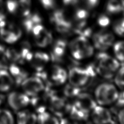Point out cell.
<instances>
[{
	"instance_id": "6da1fadb",
	"label": "cell",
	"mask_w": 124,
	"mask_h": 124,
	"mask_svg": "<svg viewBox=\"0 0 124 124\" xmlns=\"http://www.w3.org/2000/svg\"><path fill=\"white\" fill-rule=\"evenodd\" d=\"M96 73L95 65L93 64L87 65L85 68L74 66L70 69L68 77L70 84L81 87L91 82L95 78Z\"/></svg>"
},
{
	"instance_id": "7a4b0ae2",
	"label": "cell",
	"mask_w": 124,
	"mask_h": 124,
	"mask_svg": "<svg viewBox=\"0 0 124 124\" xmlns=\"http://www.w3.org/2000/svg\"><path fill=\"white\" fill-rule=\"evenodd\" d=\"M69 49L72 56L77 60H82L90 57L93 55V47L89 38L78 35L69 44Z\"/></svg>"
},
{
	"instance_id": "3957f363",
	"label": "cell",
	"mask_w": 124,
	"mask_h": 124,
	"mask_svg": "<svg viewBox=\"0 0 124 124\" xmlns=\"http://www.w3.org/2000/svg\"><path fill=\"white\" fill-rule=\"evenodd\" d=\"M119 93L114 85L104 83L96 87L95 95L96 102L100 106H107L116 102Z\"/></svg>"
},
{
	"instance_id": "277c9868",
	"label": "cell",
	"mask_w": 124,
	"mask_h": 124,
	"mask_svg": "<svg viewBox=\"0 0 124 124\" xmlns=\"http://www.w3.org/2000/svg\"><path fill=\"white\" fill-rule=\"evenodd\" d=\"M21 85L25 94L31 97L37 96L46 87L43 81L37 75L26 78Z\"/></svg>"
},
{
	"instance_id": "5b68a950",
	"label": "cell",
	"mask_w": 124,
	"mask_h": 124,
	"mask_svg": "<svg viewBox=\"0 0 124 124\" xmlns=\"http://www.w3.org/2000/svg\"><path fill=\"white\" fill-rule=\"evenodd\" d=\"M36 46L40 48H45L52 43L53 36L50 32L47 30L42 23L33 27L31 31Z\"/></svg>"
},
{
	"instance_id": "8992f818",
	"label": "cell",
	"mask_w": 124,
	"mask_h": 124,
	"mask_svg": "<svg viewBox=\"0 0 124 124\" xmlns=\"http://www.w3.org/2000/svg\"><path fill=\"white\" fill-rule=\"evenodd\" d=\"M93 40L95 48L104 52L112 46L114 41V36L109 31L102 30L94 34Z\"/></svg>"
},
{
	"instance_id": "52a82bcc",
	"label": "cell",
	"mask_w": 124,
	"mask_h": 124,
	"mask_svg": "<svg viewBox=\"0 0 124 124\" xmlns=\"http://www.w3.org/2000/svg\"><path fill=\"white\" fill-rule=\"evenodd\" d=\"M96 60L97 63L96 65L97 67L114 73L120 67L119 62L117 59L103 52L97 55Z\"/></svg>"
},
{
	"instance_id": "ba28073f",
	"label": "cell",
	"mask_w": 124,
	"mask_h": 124,
	"mask_svg": "<svg viewBox=\"0 0 124 124\" xmlns=\"http://www.w3.org/2000/svg\"><path fill=\"white\" fill-rule=\"evenodd\" d=\"M91 118L95 124H113L112 115L107 109L96 105L91 110Z\"/></svg>"
},
{
	"instance_id": "9c48e42d",
	"label": "cell",
	"mask_w": 124,
	"mask_h": 124,
	"mask_svg": "<svg viewBox=\"0 0 124 124\" xmlns=\"http://www.w3.org/2000/svg\"><path fill=\"white\" fill-rule=\"evenodd\" d=\"M8 102L12 109L18 110L28 106L30 103V98L26 94L14 92L8 96Z\"/></svg>"
},
{
	"instance_id": "30bf717a",
	"label": "cell",
	"mask_w": 124,
	"mask_h": 124,
	"mask_svg": "<svg viewBox=\"0 0 124 124\" xmlns=\"http://www.w3.org/2000/svg\"><path fill=\"white\" fill-rule=\"evenodd\" d=\"M67 42L65 39H59L54 42L51 50V59L53 61L60 62L65 56Z\"/></svg>"
},
{
	"instance_id": "8fae6325",
	"label": "cell",
	"mask_w": 124,
	"mask_h": 124,
	"mask_svg": "<svg viewBox=\"0 0 124 124\" xmlns=\"http://www.w3.org/2000/svg\"><path fill=\"white\" fill-rule=\"evenodd\" d=\"M50 60V56L46 53L37 52L33 53L32 59L30 61L33 68L37 72L43 71L45 66Z\"/></svg>"
},
{
	"instance_id": "7c38bea8",
	"label": "cell",
	"mask_w": 124,
	"mask_h": 124,
	"mask_svg": "<svg viewBox=\"0 0 124 124\" xmlns=\"http://www.w3.org/2000/svg\"><path fill=\"white\" fill-rule=\"evenodd\" d=\"M77 98V100L74 103L89 113L97 105L91 96L87 93H82Z\"/></svg>"
},
{
	"instance_id": "4fadbf2b",
	"label": "cell",
	"mask_w": 124,
	"mask_h": 124,
	"mask_svg": "<svg viewBox=\"0 0 124 124\" xmlns=\"http://www.w3.org/2000/svg\"><path fill=\"white\" fill-rule=\"evenodd\" d=\"M67 112L70 114V119L80 122L86 121L89 115V112L81 108L74 103L68 105Z\"/></svg>"
},
{
	"instance_id": "5bb4252c",
	"label": "cell",
	"mask_w": 124,
	"mask_h": 124,
	"mask_svg": "<svg viewBox=\"0 0 124 124\" xmlns=\"http://www.w3.org/2000/svg\"><path fill=\"white\" fill-rule=\"evenodd\" d=\"M51 78L56 85L63 84L67 80V73L64 68L58 65H55L52 68Z\"/></svg>"
},
{
	"instance_id": "9a60e30c",
	"label": "cell",
	"mask_w": 124,
	"mask_h": 124,
	"mask_svg": "<svg viewBox=\"0 0 124 124\" xmlns=\"http://www.w3.org/2000/svg\"><path fill=\"white\" fill-rule=\"evenodd\" d=\"M17 124H36L37 115L28 110H23L17 114Z\"/></svg>"
},
{
	"instance_id": "2e32d148",
	"label": "cell",
	"mask_w": 124,
	"mask_h": 124,
	"mask_svg": "<svg viewBox=\"0 0 124 124\" xmlns=\"http://www.w3.org/2000/svg\"><path fill=\"white\" fill-rule=\"evenodd\" d=\"M42 23V18L37 13L31 14L25 17L23 22L24 29L27 33H31L32 29L36 25Z\"/></svg>"
},
{
	"instance_id": "e0dca14e",
	"label": "cell",
	"mask_w": 124,
	"mask_h": 124,
	"mask_svg": "<svg viewBox=\"0 0 124 124\" xmlns=\"http://www.w3.org/2000/svg\"><path fill=\"white\" fill-rule=\"evenodd\" d=\"M7 69H0V91H8L14 83V80Z\"/></svg>"
},
{
	"instance_id": "ac0fdd59",
	"label": "cell",
	"mask_w": 124,
	"mask_h": 124,
	"mask_svg": "<svg viewBox=\"0 0 124 124\" xmlns=\"http://www.w3.org/2000/svg\"><path fill=\"white\" fill-rule=\"evenodd\" d=\"M9 70L10 73L14 77L15 82L17 85H21L23 81L28 76L27 72L14 64H12L10 66Z\"/></svg>"
},
{
	"instance_id": "d6986e66",
	"label": "cell",
	"mask_w": 124,
	"mask_h": 124,
	"mask_svg": "<svg viewBox=\"0 0 124 124\" xmlns=\"http://www.w3.org/2000/svg\"><path fill=\"white\" fill-rule=\"evenodd\" d=\"M38 124H59V120L54 115L47 112L46 110L38 113L37 116Z\"/></svg>"
},
{
	"instance_id": "ffe728a7",
	"label": "cell",
	"mask_w": 124,
	"mask_h": 124,
	"mask_svg": "<svg viewBox=\"0 0 124 124\" xmlns=\"http://www.w3.org/2000/svg\"><path fill=\"white\" fill-rule=\"evenodd\" d=\"M123 7L119 0H109L107 6V11L110 14H116L121 12Z\"/></svg>"
},
{
	"instance_id": "44dd1931",
	"label": "cell",
	"mask_w": 124,
	"mask_h": 124,
	"mask_svg": "<svg viewBox=\"0 0 124 124\" xmlns=\"http://www.w3.org/2000/svg\"><path fill=\"white\" fill-rule=\"evenodd\" d=\"M113 48L116 59L118 61H124V40L115 43Z\"/></svg>"
},
{
	"instance_id": "7402d4cb",
	"label": "cell",
	"mask_w": 124,
	"mask_h": 124,
	"mask_svg": "<svg viewBox=\"0 0 124 124\" xmlns=\"http://www.w3.org/2000/svg\"><path fill=\"white\" fill-rule=\"evenodd\" d=\"M82 93L80 87L74 86L71 84L67 85L64 89V93L66 96L69 97H77Z\"/></svg>"
},
{
	"instance_id": "603a6c76",
	"label": "cell",
	"mask_w": 124,
	"mask_h": 124,
	"mask_svg": "<svg viewBox=\"0 0 124 124\" xmlns=\"http://www.w3.org/2000/svg\"><path fill=\"white\" fill-rule=\"evenodd\" d=\"M0 124H14V117L8 110L0 109Z\"/></svg>"
},
{
	"instance_id": "cb8c5ba5",
	"label": "cell",
	"mask_w": 124,
	"mask_h": 124,
	"mask_svg": "<svg viewBox=\"0 0 124 124\" xmlns=\"http://www.w3.org/2000/svg\"><path fill=\"white\" fill-rule=\"evenodd\" d=\"M5 53L8 60L20 63L21 59L20 53L18 51H16V49L9 48L6 50Z\"/></svg>"
},
{
	"instance_id": "d4e9b609",
	"label": "cell",
	"mask_w": 124,
	"mask_h": 124,
	"mask_svg": "<svg viewBox=\"0 0 124 124\" xmlns=\"http://www.w3.org/2000/svg\"><path fill=\"white\" fill-rule=\"evenodd\" d=\"M114 81L115 84L121 89H124V65L117 70L115 76Z\"/></svg>"
},
{
	"instance_id": "484cf974",
	"label": "cell",
	"mask_w": 124,
	"mask_h": 124,
	"mask_svg": "<svg viewBox=\"0 0 124 124\" xmlns=\"http://www.w3.org/2000/svg\"><path fill=\"white\" fill-rule=\"evenodd\" d=\"M7 8L8 12L12 14H16L19 12V4L17 0H8Z\"/></svg>"
},
{
	"instance_id": "4316f807",
	"label": "cell",
	"mask_w": 124,
	"mask_h": 124,
	"mask_svg": "<svg viewBox=\"0 0 124 124\" xmlns=\"http://www.w3.org/2000/svg\"><path fill=\"white\" fill-rule=\"evenodd\" d=\"M113 29L116 35L124 36V18L116 21L113 25Z\"/></svg>"
},
{
	"instance_id": "83f0119b",
	"label": "cell",
	"mask_w": 124,
	"mask_h": 124,
	"mask_svg": "<svg viewBox=\"0 0 124 124\" xmlns=\"http://www.w3.org/2000/svg\"><path fill=\"white\" fill-rule=\"evenodd\" d=\"M5 47L0 44V69H7V59L6 56Z\"/></svg>"
},
{
	"instance_id": "f1b7e54d",
	"label": "cell",
	"mask_w": 124,
	"mask_h": 124,
	"mask_svg": "<svg viewBox=\"0 0 124 124\" xmlns=\"http://www.w3.org/2000/svg\"><path fill=\"white\" fill-rule=\"evenodd\" d=\"M110 20L109 17L106 15H101L97 19V23L99 26L102 27H106L110 24Z\"/></svg>"
},
{
	"instance_id": "f546056e",
	"label": "cell",
	"mask_w": 124,
	"mask_h": 124,
	"mask_svg": "<svg viewBox=\"0 0 124 124\" xmlns=\"http://www.w3.org/2000/svg\"><path fill=\"white\" fill-rule=\"evenodd\" d=\"M43 6L46 9H51L54 7V0H39Z\"/></svg>"
},
{
	"instance_id": "4dcf8cb0",
	"label": "cell",
	"mask_w": 124,
	"mask_h": 124,
	"mask_svg": "<svg viewBox=\"0 0 124 124\" xmlns=\"http://www.w3.org/2000/svg\"><path fill=\"white\" fill-rule=\"evenodd\" d=\"M59 124H83L82 122L74 120L73 119H69L66 117H61L59 120Z\"/></svg>"
},
{
	"instance_id": "1f68e13d",
	"label": "cell",
	"mask_w": 124,
	"mask_h": 124,
	"mask_svg": "<svg viewBox=\"0 0 124 124\" xmlns=\"http://www.w3.org/2000/svg\"><path fill=\"white\" fill-rule=\"evenodd\" d=\"M115 102H116L117 106L120 107H124V91L119 93L118 97Z\"/></svg>"
},
{
	"instance_id": "d6a6232c",
	"label": "cell",
	"mask_w": 124,
	"mask_h": 124,
	"mask_svg": "<svg viewBox=\"0 0 124 124\" xmlns=\"http://www.w3.org/2000/svg\"><path fill=\"white\" fill-rule=\"evenodd\" d=\"M84 2L87 8L91 9L97 5L98 0H84Z\"/></svg>"
},
{
	"instance_id": "836d02e7",
	"label": "cell",
	"mask_w": 124,
	"mask_h": 124,
	"mask_svg": "<svg viewBox=\"0 0 124 124\" xmlns=\"http://www.w3.org/2000/svg\"><path fill=\"white\" fill-rule=\"evenodd\" d=\"M117 121L119 124H124V108L117 113Z\"/></svg>"
},
{
	"instance_id": "e575fe53",
	"label": "cell",
	"mask_w": 124,
	"mask_h": 124,
	"mask_svg": "<svg viewBox=\"0 0 124 124\" xmlns=\"http://www.w3.org/2000/svg\"><path fill=\"white\" fill-rule=\"evenodd\" d=\"M0 18H4V7L3 0H0Z\"/></svg>"
},
{
	"instance_id": "d590c367",
	"label": "cell",
	"mask_w": 124,
	"mask_h": 124,
	"mask_svg": "<svg viewBox=\"0 0 124 124\" xmlns=\"http://www.w3.org/2000/svg\"><path fill=\"white\" fill-rule=\"evenodd\" d=\"M3 100H4V96L1 95H0V105H1L2 103L3 102Z\"/></svg>"
},
{
	"instance_id": "8d00e7d4",
	"label": "cell",
	"mask_w": 124,
	"mask_h": 124,
	"mask_svg": "<svg viewBox=\"0 0 124 124\" xmlns=\"http://www.w3.org/2000/svg\"></svg>"
}]
</instances>
